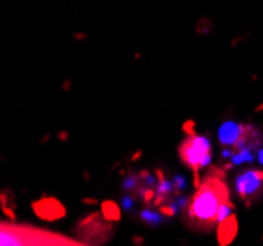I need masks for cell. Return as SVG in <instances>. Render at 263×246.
Returning a JSON list of instances; mask_svg holds the SVG:
<instances>
[{
    "instance_id": "cell-2",
    "label": "cell",
    "mask_w": 263,
    "mask_h": 246,
    "mask_svg": "<svg viewBox=\"0 0 263 246\" xmlns=\"http://www.w3.org/2000/svg\"><path fill=\"white\" fill-rule=\"evenodd\" d=\"M0 240L4 246H79L85 244L77 238H71L61 233H53L47 229H37L32 224L2 223Z\"/></svg>"
},
{
    "instance_id": "cell-1",
    "label": "cell",
    "mask_w": 263,
    "mask_h": 246,
    "mask_svg": "<svg viewBox=\"0 0 263 246\" xmlns=\"http://www.w3.org/2000/svg\"><path fill=\"white\" fill-rule=\"evenodd\" d=\"M230 187L220 168H210L204 178L197 181V189L185 205L183 221L197 233L218 231L220 224L234 215Z\"/></svg>"
},
{
    "instance_id": "cell-4",
    "label": "cell",
    "mask_w": 263,
    "mask_h": 246,
    "mask_svg": "<svg viewBox=\"0 0 263 246\" xmlns=\"http://www.w3.org/2000/svg\"><path fill=\"white\" fill-rule=\"evenodd\" d=\"M236 193L246 205H252L263 195V171L261 169H248L236 179Z\"/></svg>"
},
{
    "instance_id": "cell-3",
    "label": "cell",
    "mask_w": 263,
    "mask_h": 246,
    "mask_svg": "<svg viewBox=\"0 0 263 246\" xmlns=\"http://www.w3.org/2000/svg\"><path fill=\"white\" fill-rule=\"evenodd\" d=\"M179 157L186 168L195 173L197 181L200 179V171L209 168L210 160H212V148L210 142L200 134L189 132L186 138L179 144Z\"/></svg>"
}]
</instances>
